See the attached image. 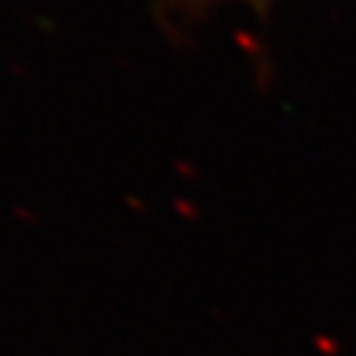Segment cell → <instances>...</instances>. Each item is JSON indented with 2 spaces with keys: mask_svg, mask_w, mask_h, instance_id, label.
Returning a JSON list of instances; mask_svg holds the SVG:
<instances>
[{
  "mask_svg": "<svg viewBox=\"0 0 356 356\" xmlns=\"http://www.w3.org/2000/svg\"><path fill=\"white\" fill-rule=\"evenodd\" d=\"M241 3L248 11H254L256 19L267 22L272 11V0H156L153 16L164 26L166 35H185L193 26L206 22L216 8Z\"/></svg>",
  "mask_w": 356,
  "mask_h": 356,
  "instance_id": "obj_1",
  "label": "cell"
}]
</instances>
